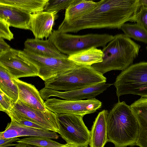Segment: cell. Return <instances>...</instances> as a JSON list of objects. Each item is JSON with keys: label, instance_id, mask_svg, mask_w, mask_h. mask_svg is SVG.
<instances>
[{"label": "cell", "instance_id": "cell-1", "mask_svg": "<svg viewBox=\"0 0 147 147\" xmlns=\"http://www.w3.org/2000/svg\"><path fill=\"white\" fill-rule=\"evenodd\" d=\"M141 6L139 0H102L88 13L72 21L63 20L58 30L76 33L87 29H120L131 20Z\"/></svg>", "mask_w": 147, "mask_h": 147}, {"label": "cell", "instance_id": "cell-2", "mask_svg": "<svg viewBox=\"0 0 147 147\" xmlns=\"http://www.w3.org/2000/svg\"><path fill=\"white\" fill-rule=\"evenodd\" d=\"M139 130L138 120L130 106L119 100L108 113V142L113 143L115 147L136 145Z\"/></svg>", "mask_w": 147, "mask_h": 147}, {"label": "cell", "instance_id": "cell-3", "mask_svg": "<svg viewBox=\"0 0 147 147\" xmlns=\"http://www.w3.org/2000/svg\"><path fill=\"white\" fill-rule=\"evenodd\" d=\"M140 48L125 34L116 35L102 50V61L91 66L103 75L112 70L123 71L132 64Z\"/></svg>", "mask_w": 147, "mask_h": 147}, {"label": "cell", "instance_id": "cell-4", "mask_svg": "<svg viewBox=\"0 0 147 147\" xmlns=\"http://www.w3.org/2000/svg\"><path fill=\"white\" fill-rule=\"evenodd\" d=\"M106 78L91 66L78 65L45 81V88L64 91L106 82Z\"/></svg>", "mask_w": 147, "mask_h": 147}, {"label": "cell", "instance_id": "cell-5", "mask_svg": "<svg viewBox=\"0 0 147 147\" xmlns=\"http://www.w3.org/2000/svg\"><path fill=\"white\" fill-rule=\"evenodd\" d=\"M113 38L106 34L74 35L57 30H53L49 38L61 53L69 56L93 47L103 48Z\"/></svg>", "mask_w": 147, "mask_h": 147}, {"label": "cell", "instance_id": "cell-6", "mask_svg": "<svg viewBox=\"0 0 147 147\" xmlns=\"http://www.w3.org/2000/svg\"><path fill=\"white\" fill-rule=\"evenodd\" d=\"M114 85L118 98L132 94L147 97V62L132 64L117 76Z\"/></svg>", "mask_w": 147, "mask_h": 147}, {"label": "cell", "instance_id": "cell-7", "mask_svg": "<svg viewBox=\"0 0 147 147\" xmlns=\"http://www.w3.org/2000/svg\"><path fill=\"white\" fill-rule=\"evenodd\" d=\"M59 133L67 143L80 147H88L90 131L85 125L83 117L68 114H57Z\"/></svg>", "mask_w": 147, "mask_h": 147}, {"label": "cell", "instance_id": "cell-8", "mask_svg": "<svg viewBox=\"0 0 147 147\" xmlns=\"http://www.w3.org/2000/svg\"><path fill=\"white\" fill-rule=\"evenodd\" d=\"M20 55L36 66L38 69V76L43 80L54 77L78 65L68 59L42 56L30 52L25 48L20 51Z\"/></svg>", "mask_w": 147, "mask_h": 147}, {"label": "cell", "instance_id": "cell-9", "mask_svg": "<svg viewBox=\"0 0 147 147\" xmlns=\"http://www.w3.org/2000/svg\"><path fill=\"white\" fill-rule=\"evenodd\" d=\"M47 108L57 114H68L83 117L100 108L102 102L95 98L79 100L49 98L45 102Z\"/></svg>", "mask_w": 147, "mask_h": 147}, {"label": "cell", "instance_id": "cell-10", "mask_svg": "<svg viewBox=\"0 0 147 147\" xmlns=\"http://www.w3.org/2000/svg\"><path fill=\"white\" fill-rule=\"evenodd\" d=\"M19 50L12 48L0 55V65L4 67L12 78L38 76V70L33 64L21 57Z\"/></svg>", "mask_w": 147, "mask_h": 147}, {"label": "cell", "instance_id": "cell-11", "mask_svg": "<svg viewBox=\"0 0 147 147\" xmlns=\"http://www.w3.org/2000/svg\"><path fill=\"white\" fill-rule=\"evenodd\" d=\"M9 111L21 115L48 131L59 133L57 114L48 109L45 111H39L18 100Z\"/></svg>", "mask_w": 147, "mask_h": 147}, {"label": "cell", "instance_id": "cell-12", "mask_svg": "<svg viewBox=\"0 0 147 147\" xmlns=\"http://www.w3.org/2000/svg\"><path fill=\"white\" fill-rule=\"evenodd\" d=\"M112 85L104 82L80 89L63 92L45 87L40 90L39 92L43 100H46L49 97L54 96L66 100H79L95 98Z\"/></svg>", "mask_w": 147, "mask_h": 147}, {"label": "cell", "instance_id": "cell-13", "mask_svg": "<svg viewBox=\"0 0 147 147\" xmlns=\"http://www.w3.org/2000/svg\"><path fill=\"white\" fill-rule=\"evenodd\" d=\"M57 13L42 11L31 14L30 30L35 38H49L52 34L54 22L57 18Z\"/></svg>", "mask_w": 147, "mask_h": 147}, {"label": "cell", "instance_id": "cell-14", "mask_svg": "<svg viewBox=\"0 0 147 147\" xmlns=\"http://www.w3.org/2000/svg\"><path fill=\"white\" fill-rule=\"evenodd\" d=\"M26 136L42 137L55 139L59 137L55 132L24 126L12 119L7 124L5 130L0 133V139Z\"/></svg>", "mask_w": 147, "mask_h": 147}, {"label": "cell", "instance_id": "cell-15", "mask_svg": "<svg viewBox=\"0 0 147 147\" xmlns=\"http://www.w3.org/2000/svg\"><path fill=\"white\" fill-rule=\"evenodd\" d=\"M13 80L17 85L18 100L29 107L36 110L45 111L48 110L39 91L33 85L18 79Z\"/></svg>", "mask_w": 147, "mask_h": 147}, {"label": "cell", "instance_id": "cell-16", "mask_svg": "<svg viewBox=\"0 0 147 147\" xmlns=\"http://www.w3.org/2000/svg\"><path fill=\"white\" fill-rule=\"evenodd\" d=\"M139 125L136 145L147 147V97H141L130 105Z\"/></svg>", "mask_w": 147, "mask_h": 147}, {"label": "cell", "instance_id": "cell-17", "mask_svg": "<svg viewBox=\"0 0 147 147\" xmlns=\"http://www.w3.org/2000/svg\"><path fill=\"white\" fill-rule=\"evenodd\" d=\"M31 14L12 6L0 4V18L10 26L30 30Z\"/></svg>", "mask_w": 147, "mask_h": 147}, {"label": "cell", "instance_id": "cell-18", "mask_svg": "<svg viewBox=\"0 0 147 147\" xmlns=\"http://www.w3.org/2000/svg\"><path fill=\"white\" fill-rule=\"evenodd\" d=\"M24 45L26 50L38 55L59 58L68 56L61 53L49 38L45 40L28 39L25 41Z\"/></svg>", "mask_w": 147, "mask_h": 147}, {"label": "cell", "instance_id": "cell-19", "mask_svg": "<svg viewBox=\"0 0 147 147\" xmlns=\"http://www.w3.org/2000/svg\"><path fill=\"white\" fill-rule=\"evenodd\" d=\"M109 112L104 110L99 113L90 131V147H104L108 142L107 120Z\"/></svg>", "mask_w": 147, "mask_h": 147}, {"label": "cell", "instance_id": "cell-20", "mask_svg": "<svg viewBox=\"0 0 147 147\" xmlns=\"http://www.w3.org/2000/svg\"><path fill=\"white\" fill-rule=\"evenodd\" d=\"M92 0H74L66 9L63 21L74 20L89 12L101 2Z\"/></svg>", "mask_w": 147, "mask_h": 147}, {"label": "cell", "instance_id": "cell-21", "mask_svg": "<svg viewBox=\"0 0 147 147\" xmlns=\"http://www.w3.org/2000/svg\"><path fill=\"white\" fill-rule=\"evenodd\" d=\"M103 56L102 50L93 47L68 56V59L77 65L92 66L102 62Z\"/></svg>", "mask_w": 147, "mask_h": 147}, {"label": "cell", "instance_id": "cell-22", "mask_svg": "<svg viewBox=\"0 0 147 147\" xmlns=\"http://www.w3.org/2000/svg\"><path fill=\"white\" fill-rule=\"evenodd\" d=\"M48 0H0V4L12 6L32 14L43 11Z\"/></svg>", "mask_w": 147, "mask_h": 147}, {"label": "cell", "instance_id": "cell-23", "mask_svg": "<svg viewBox=\"0 0 147 147\" xmlns=\"http://www.w3.org/2000/svg\"><path fill=\"white\" fill-rule=\"evenodd\" d=\"M0 90L13 100L14 103L18 100L17 84L8 71L0 65Z\"/></svg>", "mask_w": 147, "mask_h": 147}, {"label": "cell", "instance_id": "cell-24", "mask_svg": "<svg viewBox=\"0 0 147 147\" xmlns=\"http://www.w3.org/2000/svg\"><path fill=\"white\" fill-rule=\"evenodd\" d=\"M120 29L128 37L147 43V30L137 23H125L121 26Z\"/></svg>", "mask_w": 147, "mask_h": 147}, {"label": "cell", "instance_id": "cell-25", "mask_svg": "<svg viewBox=\"0 0 147 147\" xmlns=\"http://www.w3.org/2000/svg\"><path fill=\"white\" fill-rule=\"evenodd\" d=\"M42 137H30L20 139L16 142L36 146L38 147H61L63 144Z\"/></svg>", "mask_w": 147, "mask_h": 147}, {"label": "cell", "instance_id": "cell-26", "mask_svg": "<svg viewBox=\"0 0 147 147\" xmlns=\"http://www.w3.org/2000/svg\"><path fill=\"white\" fill-rule=\"evenodd\" d=\"M74 0H48L44 10L46 11L58 12L59 11L66 9Z\"/></svg>", "mask_w": 147, "mask_h": 147}, {"label": "cell", "instance_id": "cell-27", "mask_svg": "<svg viewBox=\"0 0 147 147\" xmlns=\"http://www.w3.org/2000/svg\"><path fill=\"white\" fill-rule=\"evenodd\" d=\"M6 113L10 118L11 119L14 120L18 123L24 126L38 129L43 130H47L42 127L31 121L26 119L21 115H17L10 111H9Z\"/></svg>", "mask_w": 147, "mask_h": 147}, {"label": "cell", "instance_id": "cell-28", "mask_svg": "<svg viewBox=\"0 0 147 147\" xmlns=\"http://www.w3.org/2000/svg\"><path fill=\"white\" fill-rule=\"evenodd\" d=\"M131 22H137L147 30V8L141 6Z\"/></svg>", "mask_w": 147, "mask_h": 147}, {"label": "cell", "instance_id": "cell-29", "mask_svg": "<svg viewBox=\"0 0 147 147\" xmlns=\"http://www.w3.org/2000/svg\"><path fill=\"white\" fill-rule=\"evenodd\" d=\"M0 110L7 113L13 108L14 105L13 100L0 90Z\"/></svg>", "mask_w": 147, "mask_h": 147}, {"label": "cell", "instance_id": "cell-30", "mask_svg": "<svg viewBox=\"0 0 147 147\" xmlns=\"http://www.w3.org/2000/svg\"><path fill=\"white\" fill-rule=\"evenodd\" d=\"M9 24L0 18V38L10 41L13 38V34L10 31Z\"/></svg>", "mask_w": 147, "mask_h": 147}, {"label": "cell", "instance_id": "cell-31", "mask_svg": "<svg viewBox=\"0 0 147 147\" xmlns=\"http://www.w3.org/2000/svg\"><path fill=\"white\" fill-rule=\"evenodd\" d=\"M18 137H14L0 139V147H15L17 143L14 142L20 140Z\"/></svg>", "mask_w": 147, "mask_h": 147}, {"label": "cell", "instance_id": "cell-32", "mask_svg": "<svg viewBox=\"0 0 147 147\" xmlns=\"http://www.w3.org/2000/svg\"><path fill=\"white\" fill-rule=\"evenodd\" d=\"M11 48L4 40L0 38V55L9 51Z\"/></svg>", "mask_w": 147, "mask_h": 147}, {"label": "cell", "instance_id": "cell-33", "mask_svg": "<svg viewBox=\"0 0 147 147\" xmlns=\"http://www.w3.org/2000/svg\"><path fill=\"white\" fill-rule=\"evenodd\" d=\"M15 147H38L35 146L26 144L23 143H18L17 145Z\"/></svg>", "mask_w": 147, "mask_h": 147}, {"label": "cell", "instance_id": "cell-34", "mask_svg": "<svg viewBox=\"0 0 147 147\" xmlns=\"http://www.w3.org/2000/svg\"><path fill=\"white\" fill-rule=\"evenodd\" d=\"M141 6L147 8V0H139Z\"/></svg>", "mask_w": 147, "mask_h": 147}, {"label": "cell", "instance_id": "cell-35", "mask_svg": "<svg viewBox=\"0 0 147 147\" xmlns=\"http://www.w3.org/2000/svg\"><path fill=\"white\" fill-rule=\"evenodd\" d=\"M61 147H80L77 146L71 145L66 143L65 144H63V145Z\"/></svg>", "mask_w": 147, "mask_h": 147}, {"label": "cell", "instance_id": "cell-36", "mask_svg": "<svg viewBox=\"0 0 147 147\" xmlns=\"http://www.w3.org/2000/svg\"><path fill=\"white\" fill-rule=\"evenodd\" d=\"M146 48H147V47H146Z\"/></svg>", "mask_w": 147, "mask_h": 147}]
</instances>
